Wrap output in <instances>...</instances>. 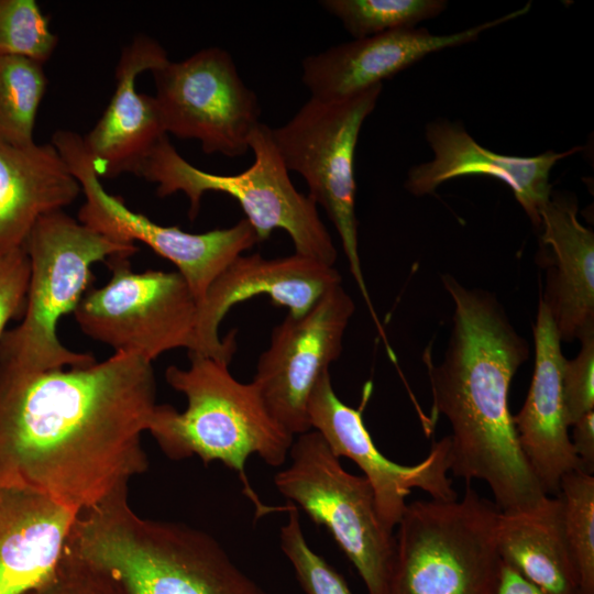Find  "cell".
I'll list each match as a JSON object with an SVG mask.
<instances>
[{"label": "cell", "mask_w": 594, "mask_h": 594, "mask_svg": "<svg viewBox=\"0 0 594 594\" xmlns=\"http://www.w3.org/2000/svg\"><path fill=\"white\" fill-rule=\"evenodd\" d=\"M156 406L152 362L136 353L35 373L0 363V486L77 513L99 504L147 470Z\"/></svg>", "instance_id": "6da1fadb"}, {"label": "cell", "mask_w": 594, "mask_h": 594, "mask_svg": "<svg viewBox=\"0 0 594 594\" xmlns=\"http://www.w3.org/2000/svg\"><path fill=\"white\" fill-rule=\"evenodd\" d=\"M453 326L442 362L425 355L432 413L451 426L454 476L484 481L501 512L528 508L547 494L519 447L508 407L512 380L529 355L497 298L442 275Z\"/></svg>", "instance_id": "7a4b0ae2"}, {"label": "cell", "mask_w": 594, "mask_h": 594, "mask_svg": "<svg viewBox=\"0 0 594 594\" xmlns=\"http://www.w3.org/2000/svg\"><path fill=\"white\" fill-rule=\"evenodd\" d=\"M65 547L123 594H268L209 534L139 516L128 486L79 512Z\"/></svg>", "instance_id": "3957f363"}, {"label": "cell", "mask_w": 594, "mask_h": 594, "mask_svg": "<svg viewBox=\"0 0 594 594\" xmlns=\"http://www.w3.org/2000/svg\"><path fill=\"white\" fill-rule=\"evenodd\" d=\"M188 356L187 369L170 365L165 372L168 385L186 396V409L157 404L147 429L165 455L220 461L244 482L252 454L271 466L283 465L294 436L272 417L253 382L238 381L228 362Z\"/></svg>", "instance_id": "277c9868"}, {"label": "cell", "mask_w": 594, "mask_h": 594, "mask_svg": "<svg viewBox=\"0 0 594 594\" xmlns=\"http://www.w3.org/2000/svg\"><path fill=\"white\" fill-rule=\"evenodd\" d=\"M24 248L30 260L25 309L21 322L0 341V363L31 373L95 363L92 354L69 350L59 341L57 324L86 294L95 263L116 255L130 257L139 248L100 234L63 210L42 216Z\"/></svg>", "instance_id": "5b68a950"}, {"label": "cell", "mask_w": 594, "mask_h": 594, "mask_svg": "<svg viewBox=\"0 0 594 594\" xmlns=\"http://www.w3.org/2000/svg\"><path fill=\"white\" fill-rule=\"evenodd\" d=\"M498 514L471 487L453 501L407 504L383 594H495Z\"/></svg>", "instance_id": "8992f818"}, {"label": "cell", "mask_w": 594, "mask_h": 594, "mask_svg": "<svg viewBox=\"0 0 594 594\" xmlns=\"http://www.w3.org/2000/svg\"><path fill=\"white\" fill-rule=\"evenodd\" d=\"M253 164L235 175L201 170L187 162L167 135L151 151L138 176L155 183L158 197L182 191L189 200L188 217L194 220L207 191L230 195L240 204L258 242L275 229L290 237L295 253L334 265L338 256L329 230L320 219L317 205L293 185L272 138L271 128L260 123L250 139Z\"/></svg>", "instance_id": "52a82bcc"}, {"label": "cell", "mask_w": 594, "mask_h": 594, "mask_svg": "<svg viewBox=\"0 0 594 594\" xmlns=\"http://www.w3.org/2000/svg\"><path fill=\"white\" fill-rule=\"evenodd\" d=\"M383 84L338 99L311 97L284 125L271 128L289 170L300 174L308 196L326 210L382 340H386L364 280L355 216L354 153L361 127L374 110Z\"/></svg>", "instance_id": "ba28073f"}, {"label": "cell", "mask_w": 594, "mask_h": 594, "mask_svg": "<svg viewBox=\"0 0 594 594\" xmlns=\"http://www.w3.org/2000/svg\"><path fill=\"white\" fill-rule=\"evenodd\" d=\"M277 491L326 527L360 574L367 594H383L394 535L382 524L369 481L348 472L316 430L298 435Z\"/></svg>", "instance_id": "9c48e42d"}, {"label": "cell", "mask_w": 594, "mask_h": 594, "mask_svg": "<svg viewBox=\"0 0 594 594\" xmlns=\"http://www.w3.org/2000/svg\"><path fill=\"white\" fill-rule=\"evenodd\" d=\"M109 282L86 292L74 317L81 331L114 352L153 362L161 354L195 348L197 300L178 272L135 273L128 256L107 260Z\"/></svg>", "instance_id": "30bf717a"}, {"label": "cell", "mask_w": 594, "mask_h": 594, "mask_svg": "<svg viewBox=\"0 0 594 594\" xmlns=\"http://www.w3.org/2000/svg\"><path fill=\"white\" fill-rule=\"evenodd\" d=\"M52 143L86 197L78 211V221L118 242H142L172 262L189 286L197 305L216 278L244 251L258 243L245 218L230 228L204 233L158 224L131 210L120 197L106 191L79 134L58 130L53 134Z\"/></svg>", "instance_id": "8fae6325"}, {"label": "cell", "mask_w": 594, "mask_h": 594, "mask_svg": "<svg viewBox=\"0 0 594 594\" xmlns=\"http://www.w3.org/2000/svg\"><path fill=\"white\" fill-rule=\"evenodd\" d=\"M151 73L166 134L198 140L207 154L238 157L248 153L251 135L261 123V108L226 50L202 48Z\"/></svg>", "instance_id": "7c38bea8"}, {"label": "cell", "mask_w": 594, "mask_h": 594, "mask_svg": "<svg viewBox=\"0 0 594 594\" xmlns=\"http://www.w3.org/2000/svg\"><path fill=\"white\" fill-rule=\"evenodd\" d=\"M354 309L341 284L331 287L305 315H287L258 358L252 382L272 417L294 437L311 430L310 394L340 356Z\"/></svg>", "instance_id": "4fadbf2b"}, {"label": "cell", "mask_w": 594, "mask_h": 594, "mask_svg": "<svg viewBox=\"0 0 594 594\" xmlns=\"http://www.w3.org/2000/svg\"><path fill=\"white\" fill-rule=\"evenodd\" d=\"M312 430L319 432L340 459L353 461L369 481L383 526L391 532L399 522L414 488L432 499L453 501L458 494L448 473L451 466L449 436L435 441L417 464L402 465L383 455L364 425L362 408L344 404L336 394L329 371L315 385L308 402Z\"/></svg>", "instance_id": "5bb4252c"}, {"label": "cell", "mask_w": 594, "mask_h": 594, "mask_svg": "<svg viewBox=\"0 0 594 594\" xmlns=\"http://www.w3.org/2000/svg\"><path fill=\"white\" fill-rule=\"evenodd\" d=\"M341 283L334 266L298 253L276 258L240 255L216 278L197 305L191 353L230 363L237 350L235 333L221 339L219 326L229 310L241 301L266 295L274 306L285 307L288 315L299 317Z\"/></svg>", "instance_id": "9a60e30c"}, {"label": "cell", "mask_w": 594, "mask_h": 594, "mask_svg": "<svg viewBox=\"0 0 594 594\" xmlns=\"http://www.w3.org/2000/svg\"><path fill=\"white\" fill-rule=\"evenodd\" d=\"M530 2L503 16L446 35L399 29L332 46L302 59L301 79L311 97L338 99L381 85L427 55L475 41L484 31L526 13Z\"/></svg>", "instance_id": "2e32d148"}, {"label": "cell", "mask_w": 594, "mask_h": 594, "mask_svg": "<svg viewBox=\"0 0 594 594\" xmlns=\"http://www.w3.org/2000/svg\"><path fill=\"white\" fill-rule=\"evenodd\" d=\"M426 139L433 158L409 170L405 183L409 193L424 196L457 177L490 176L504 182L512 189L538 231L541 210L552 193L549 182L552 167L560 160L582 150L574 146L565 152L547 151L530 157L498 154L480 145L461 124L447 120L429 123Z\"/></svg>", "instance_id": "e0dca14e"}, {"label": "cell", "mask_w": 594, "mask_h": 594, "mask_svg": "<svg viewBox=\"0 0 594 594\" xmlns=\"http://www.w3.org/2000/svg\"><path fill=\"white\" fill-rule=\"evenodd\" d=\"M155 40L136 36L125 46L116 68V89L96 125L81 136L99 177L138 174L156 144L166 136L154 96L136 90V78L168 62Z\"/></svg>", "instance_id": "ac0fdd59"}, {"label": "cell", "mask_w": 594, "mask_h": 594, "mask_svg": "<svg viewBox=\"0 0 594 594\" xmlns=\"http://www.w3.org/2000/svg\"><path fill=\"white\" fill-rule=\"evenodd\" d=\"M535 367L521 409L513 416L517 440L547 495L559 492L562 477L581 470L569 433L562 392L565 358L547 305L540 299L534 327Z\"/></svg>", "instance_id": "d6986e66"}, {"label": "cell", "mask_w": 594, "mask_h": 594, "mask_svg": "<svg viewBox=\"0 0 594 594\" xmlns=\"http://www.w3.org/2000/svg\"><path fill=\"white\" fill-rule=\"evenodd\" d=\"M544 295L561 341L594 330V233L578 219L575 198L551 193L540 213Z\"/></svg>", "instance_id": "ffe728a7"}, {"label": "cell", "mask_w": 594, "mask_h": 594, "mask_svg": "<svg viewBox=\"0 0 594 594\" xmlns=\"http://www.w3.org/2000/svg\"><path fill=\"white\" fill-rule=\"evenodd\" d=\"M77 514L38 492L0 486V594H28L53 575Z\"/></svg>", "instance_id": "44dd1931"}, {"label": "cell", "mask_w": 594, "mask_h": 594, "mask_svg": "<svg viewBox=\"0 0 594 594\" xmlns=\"http://www.w3.org/2000/svg\"><path fill=\"white\" fill-rule=\"evenodd\" d=\"M81 191L54 144L0 143V253L23 246L35 222L63 210Z\"/></svg>", "instance_id": "7402d4cb"}, {"label": "cell", "mask_w": 594, "mask_h": 594, "mask_svg": "<svg viewBox=\"0 0 594 594\" xmlns=\"http://www.w3.org/2000/svg\"><path fill=\"white\" fill-rule=\"evenodd\" d=\"M496 544L501 560L546 594H579L557 495H546L528 508L499 510Z\"/></svg>", "instance_id": "603a6c76"}, {"label": "cell", "mask_w": 594, "mask_h": 594, "mask_svg": "<svg viewBox=\"0 0 594 594\" xmlns=\"http://www.w3.org/2000/svg\"><path fill=\"white\" fill-rule=\"evenodd\" d=\"M43 65L23 56H0L1 144L25 147L35 143V119L47 87Z\"/></svg>", "instance_id": "cb8c5ba5"}, {"label": "cell", "mask_w": 594, "mask_h": 594, "mask_svg": "<svg viewBox=\"0 0 594 594\" xmlns=\"http://www.w3.org/2000/svg\"><path fill=\"white\" fill-rule=\"evenodd\" d=\"M557 496L565 538L579 578V594H594V476L582 470L565 474Z\"/></svg>", "instance_id": "d4e9b609"}, {"label": "cell", "mask_w": 594, "mask_h": 594, "mask_svg": "<svg viewBox=\"0 0 594 594\" xmlns=\"http://www.w3.org/2000/svg\"><path fill=\"white\" fill-rule=\"evenodd\" d=\"M320 4L354 40L415 28L447 8L443 0H324Z\"/></svg>", "instance_id": "484cf974"}, {"label": "cell", "mask_w": 594, "mask_h": 594, "mask_svg": "<svg viewBox=\"0 0 594 594\" xmlns=\"http://www.w3.org/2000/svg\"><path fill=\"white\" fill-rule=\"evenodd\" d=\"M57 43L50 19L36 1L0 0V56H23L45 64Z\"/></svg>", "instance_id": "4316f807"}, {"label": "cell", "mask_w": 594, "mask_h": 594, "mask_svg": "<svg viewBox=\"0 0 594 594\" xmlns=\"http://www.w3.org/2000/svg\"><path fill=\"white\" fill-rule=\"evenodd\" d=\"M279 547L306 594H353L344 578L308 544L298 508L288 504V519L279 529Z\"/></svg>", "instance_id": "83f0119b"}, {"label": "cell", "mask_w": 594, "mask_h": 594, "mask_svg": "<svg viewBox=\"0 0 594 594\" xmlns=\"http://www.w3.org/2000/svg\"><path fill=\"white\" fill-rule=\"evenodd\" d=\"M579 340V353L573 360L565 359L562 371L563 400L570 427L594 410V330L585 332Z\"/></svg>", "instance_id": "f1b7e54d"}, {"label": "cell", "mask_w": 594, "mask_h": 594, "mask_svg": "<svg viewBox=\"0 0 594 594\" xmlns=\"http://www.w3.org/2000/svg\"><path fill=\"white\" fill-rule=\"evenodd\" d=\"M28 594H123L103 572L82 561L69 550L63 552L53 575Z\"/></svg>", "instance_id": "f546056e"}, {"label": "cell", "mask_w": 594, "mask_h": 594, "mask_svg": "<svg viewBox=\"0 0 594 594\" xmlns=\"http://www.w3.org/2000/svg\"><path fill=\"white\" fill-rule=\"evenodd\" d=\"M30 280V260L23 246L0 253V341L9 321L23 316Z\"/></svg>", "instance_id": "4dcf8cb0"}, {"label": "cell", "mask_w": 594, "mask_h": 594, "mask_svg": "<svg viewBox=\"0 0 594 594\" xmlns=\"http://www.w3.org/2000/svg\"><path fill=\"white\" fill-rule=\"evenodd\" d=\"M571 427L570 436L573 450L579 459L581 470L593 474L594 471V410L583 415Z\"/></svg>", "instance_id": "1f68e13d"}, {"label": "cell", "mask_w": 594, "mask_h": 594, "mask_svg": "<svg viewBox=\"0 0 594 594\" xmlns=\"http://www.w3.org/2000/svg\"><path fill=\"white\" fill-rule=\"evenodd\" d=\"M495 594H546L502 561Z\"/></svg>", "instance_id": "d6a6232c"}]
</instances>
